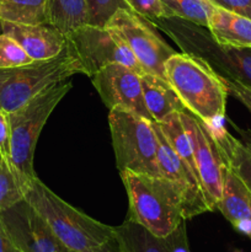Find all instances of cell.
<instances>
[{"label":"cell","mask_w":251,"mask_h":252,"mask_svg":"<svg viewBox=\"0 0 251 252\" xmlns=\"http://www.w3.org/2000/svg\"><path fill=\"white\" fill-rule=\"evenodd\" d=\"M24 201L66 250H95L113 238L115 226L106 225L66 203L38 177H34L26 187Z\"/></svg>","instance_id":"cell-1"},{"label":"cell","mask_w":251,"mask_h":252,"mask_svg":"<svg viewBox=\"0 0 251 252\" xmlns=\"http://www.w3.org/2000/svg\"><path fill=\"white\" fill-rule=\"evenodd\" d=\"M165 79L185 108L208 127L223 122L229 89L206 62L184 52H175L165 63Z\"/></svg>","instance_id":"cell-2"},{"label":"cell","mask_w":251,"mask_h":252,"mask_svg":"<svg viewBox=\"0 0 251 252\" xmlns=\"http://www.w3.org/2000/svg\"><path fill=\"white\" fill-rule=\"evenodd\" d=\"M121 179L129 199L128 218L157 238H166L184 223L181 194L169 180L127 170Z\"/></svg>","instance_id":"cell-3"},{"label":"cell","mask_w":251,"mask_h":252,"mask_svg":"<svg viewBox=\"0 0 251 252\" xmlns=\"http://www.w3.org/2000/svg\"><path fill=\"white\" fill-rule=\"evenodd\" d=\"M152 22L167 34L184 53L206 62L223 80L251 86V48H234L214 39L207 27L177 17Z\"/></svg>","instance_id":"cell-4"},{"label":"cell","mask_w":251,"mask_h":252,"mask_svg":"<svg viewBox=\"0 0 251 252\" xmlns=\"http://www.w3.org/2000/svg\"><path fill=\"white\" fill-rule=\"evenodd\" d=\"M71 86V81L66 80L53 84L19 110L9 113L11 162L24 193L30 182L37 177L33 157L42 128Z\"/></svg>","instance_id":"cell-5"},{"label":"cell","mask_w":251,"mask_h":252,"mask_svg":"<svg viewBox=\"0 0 251 252\" xmlns=\"http://www.w3.org/2000/svg\"><path fill=\"white\" fill-rule=\"evenodd\" d=\"M84 74L83 64L66 39L58 56L16 68H0V110L11 113L51 85Z\"/></svg>","instance_id":"cell-6"},{"label":"cell","mask_w":251,"mask_h":252,"mask_svg":"<svg viewBox=\"0 0 251 252\" xmlns=\"http://www.w3.org/2000/svg\"><path fill=\"white\" fill-rule=\"evenodd\" d=\"M113 152L120 172L161 176L157 161V137L152 121L126 108H112L108 116Z\"/></svg>","instance_id":"cell-7"},{"label":"cell","mask_w":251,"mask_h":252,"mask_svg":"<svg viewBox=\"0 0 251 252\" xmlns=\"http://www.w3.org/2000/svg\"><path fill=\"white\" fill-rule=\"evenodd\" d=\"M105 27L128 47L144 73L165 79V63L175 49L155 32L152 22L128 7H121L108 19Z\"/></svg>","instance_id":"cell-8"},{"label":"cell","mask_w":251,"mask_h":252,"mask_svg":"<svg viewBox=\"0 0 251 252\" xmlns=\"http://www.w3.org/2000/svg\"><path fill=\"white\" fill-rule=\"evenodd\" d=\"M66 39L80 59L84 74L90 78L103 66L115 63L144 73L128 47L106 27L84 25L69 32Z\"/></svg>","instance_id":"cell-9"},{"label":"cell","mask_w":251,"mask_h":252,"mask_svg":"<svg viewBox=\"0 0 251 252\" xmlns=\"http://www.w3.org/2000/svg\"><path fill=\"white\" fill-rule=\"evenodd\" d=\"M179 115L191 142L199 182L212 212L217 209V203L221 197L225 164L206 123L186 108Z\"/></svg>","instance_id":"cell-10"},{"label":"cell","mask_w":251,"mask_h":252,"mask_svg":"<svg viewBox=\"0 0 251 252\" xmlns=\"http://www.w3.org/2000/svg\"><path fill=\"white\" fill-rule=\"evenodd\" d=\"M138 71L123 64H108L91 76L101 100L110 110L126 108L135 115L155 122L145 106L142 83Z\"/></svg>","instance_id":"cell-11"},{"label":"cell","mask_w":251,"mask_h":252,"mask_svg":"<svg viewBox=\"0 0 251 252\" xmlns=\"http://www.w3.org/2000/svg\"><path fill=\"white\" fill-rule=\"evenodd\" d=\"M157 137V161L162 177L169 180L180 192L184 207L185 220L211 212L202 185L198 177L189 169L188 165L175 153L165 138L159 123L153 122Z\"/></svg>","instance_id":"cell-12"},{"label":"cell","mask_w":251,"mask_h":252,"mask_svg":"<svg viewBox=\"0 0 251 252\" xmlns=\"http://www.w3.org/2000/svg\"><path fill=\"white\" fill-rule=\"evenodd\" d=\"M0 226L19 252L66 250L25 201L0 213Z\"/></svg>","instance_id":"cell-13"},{"label":"cell","mask_w":251,"mask_h":252,"mask_svg":"<svg viewBox=\"0 0 251 252\" xmlns=\"http://www.w3.org/2000/svg\"><path fill=\"white\" fill-rule=\"evenodd\" d=\"M1 32L16 39L33 61L58 56L66 46V36L51 24L26 25L1 21Z\"/></svg>","instance_id":"cell-14"},{"label":"cell","mask_w":251,"mask_h":252,"mask_svg":"<svg viewBox=\"0 0 251 252\" xmlns=\"http://www.w3.org/2000/svg\"><path fill=\"white\" fill-rule=\"evenodd\" d=\"M217 209L236 231L251 239V191L243 180L225 165L223 191Z\"/></svg>","instance_id":"cell-15"},{"label":"cell","mask_w":251,"mask_h":252,"mask_svg":"<svg viewBox=\"0 0 251 252\" xmlns=\"http://www.w3.org/2000/svg\"><path fill=\"white\" fill-rule=\"evenodd\" d=\"M208 128L218 145L224 164L233 170L251 191V129L236 128L239 137H235L224 127L223 122Z\"/></svg>","instance_id":"cell-16"},{"label":"cell","mask_w":251,"mask_h":252,"mask_svg":"<svg viewBox=\"0 0 251 252\" xmlns=\"http://www.w3.org/2000/svg\"><path fill=\"white\" fill-rule=\"evenodd\" d=\"M140 83L145 106L155 122L161 123L172 113L185 110L184 103L166 79L154 74L143 73L140 75Z\"/></svg>","instance_id":"cell-17"},{"label":"cell","mask_w":251,"mask_h":252,"mask_svg":"<svg viewBox=\"0 0 251 252\" xmlns=\"http://www.w3.org/2000/svg\"><path fill=\"white\" fill-rule=\"evenodd\" d=\"M208 30L218 43L234 48H251V19L214 6Z\"/></svg>","instance_id":"cell-18"},{"label":"cell","mask_w":251,"mask_h":252,"mask_svg":"<svg viewBox=\"0 0 251 252\" xmlns=\"http://www.w3.org/2000/svg\"><path fill=\"white\" fill-rule=\"evenodd\" d=\"M113 238L121 252H169L165 238H157L129 218L115 226Z\"/></svg>","instance_id":"cell-19"},{"label":"cell","mask_w":251,"mask_h":252,"mask_svg":"<svg viewBox=\"0 0 251 252\" xmlns=\"http://www.w3.org/2000/svg\"><path fill=\"white\" fill-rule=\"evenodd\" d=\"M49 0H0V20L15 24H49Z\"/></svg>","instance_id":"cell-20"},{"label":"cell","mask_w":251,"mask_h":252,"mask_svg":"<svg viewBox=\"0 0 251 252\" xmlns=\"http://www.w3.org/2000/svg\"><path fill=\"white\" fill-rule=\"evenodd\" d=\"M49 24L64 34L89 24L86 0H49Z\"/></svg>","instance_id":"cell-21"},{"label":"cell","mask_w":251,"mask_h":252,"mask_svg":"<svg viewBox=\"0 0 251 252\" xmlns=\"http://www.w3.org/2000/svg\"><path fill=\"white\" fill-rule=\"evenodd\" d=\"M160 128H161L162 133H164L165 138L171 145L172 149L175 150L177 155L186 162L189 166V169L194 172L197 177H198V172H197L196 162H194L193 152H192L191 142L187 135L186 130H185L184 126H182L181 120H180L179 112L172 113L171 116L159 123ZM199 180V179H198Z\"/></svg>","instance_id":"cell-22"},{"label":"cell","mask_w":251,"mask_h":252,"mask_svg":"<svg viewBox=\"0 0 251 252\" xmlns=\"http://www.w3.org/2000/svg\"><path fill=\"white\" fill-rule=\"evenodd\" d=\"M166 17H177L208 29L213 4L208 0H161Z\"/></svg>","instance_id":"cell-23"},{"label":"cell","mask_w":251,"mask_h":252,"mask_svg":"<svg viewBox=\"0 0 251 252\" xmlns=\"http://www.w3.org/2000/svg\"><path fill=\"white\" fill-rule=\"evenodd\" d=\"M25 199L24 189L11 165L0 157V213Z\"/></svg>","instance_id":"cell-24"},{"label":"cell","mask_w":251,"mask_h":252,"mask_svg":"<svg viewBox=\"0 0 251 252\" xmlns=\"http://www.w3.org/2000/svg\"><path fill=\"white\" fill-rule=\"evenodd\" d=\"M32 62L34 61L16 39L0 32V68H16Z\"/></svg>","instance_id":"cell-25"},{"label":"cell","mask_w":251,"mask_h":252,"mask_svg":"<svg viewBox=\"0 0 251 252\" xmlns=\"http://www.w3.org/2000/svg\"><path fill=\"white\" fill-rule=\"evenodd\" d=\"M89 25L105 27L106 22L121 7H127L123 0H86Z\"/></svg>","instance_id":"cell-26"},{"label":"cell","mask_w":251,"mask_h":252,"mask_svg":"<svg viewBox=\"0 0 251 252\" xmlns=\"http://www.w3.org/2000/svg\"><path fill=\"white\" fill-rule=\"evenodd\" d=\"M128 9L148 21L166 17L161 0H123Z\"/></svg>","instance_id":"cell-27"},{"label":"cell","mask_w":251,"mask_h":252,"mask_svg":"<svg viewBox=\"0 0 251 252\" xmlns=\"http://www.w3.org/2000/svg\"><path fill=\"white\" fill-rule=\"evenodd\" d=\"M0 157L12 166L11 148H10L9 113L2 110H0Z\"/></svg>","instance_id":"cell-28"},{"label":"cell","mask_w":251,"mask_h":252,"mask_svg":"<svg viewBox=\"0 0 251 252\" xmlns=\"http://www.w3.org/2000/svg\"><path fill=\"white\" fill-rule=\"evenodd\" d=\"M214 6L251 19V0H208Z\"/></svg>","instance_id":"cell-29"},{"label":"cell","mask_w":251,"mask_h":252,"mask_svg":"<svg viewBox=\"0 0 251 252\" xmlns=\"http://www.w3.org/2000/svg\"><path fill=\"white\" fill-rule=\"evenodd\" d=\"M165 241H166L169 252H189L184 223L176 230L172 231L169 236H166Z\"/></svg>","instance_id":"cell-30"},{"label":"cell","mask_w":251,"mask_h":252,"mask_svg":"<svg viewBox=\"0 0 251 252\" xmlns=\"http://www.w3.org/2000/svg\"><path fill=\"white\" fill-rule=\"evenodd\" d=\"M225 81L226 86H228L229 93L233 94L234 97L240 101L245 106L246 110L251 113V86L243 85V84L236 83V81Z\"/></svg>","instance_id":"cell-31"},{"label":"cell","mask_w":251,"mask_h":252,"mask_svg":"<svg viewBox=\"0 0 251 252\" xmlns=\"http://www.w3.org/2000/svg\"><path fill=\"white\" fill-rule=\"evenodd\" d=\"M65 252H75V251L65 250ZM84 252H121V250H120V246H118L117 241H116V239L112 238L110 241H107L106 244H103V245L100 246V248L95 249V250L84 251Z\"/></svg>","instance_id":"cell-32"},{"label":"cell","mask_w":251,"mask_h":252,"mask_svg":"<svg viewBox=\"0 0 251 252\" xmlns=\"http://www.w3.org/2000/svg\"><path fill=\"white\" fill-rule=\"evenodd\" d=\"M0 252H19L0 226Z\"/></svg>","instance_id":"cell-33"},{"label":"cell","mask_w":251,"mask_h":252,"mask_svg":"<svg viewBox=\"0 0 251 252\" xmlns=\"http://www.w3.org/2000/svg\"><path fill=\"white\" fill-rule=\"evenodd\" d=\"M0 32H1V20H0Z\"/></svg>","instance_id":"cell-34"}]
</instances>
